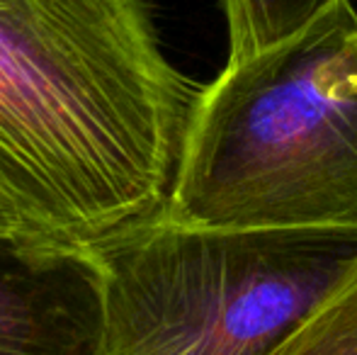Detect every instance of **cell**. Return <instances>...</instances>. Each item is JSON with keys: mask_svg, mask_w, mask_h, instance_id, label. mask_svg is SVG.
<instances>
[{"mask_svg": "<svg viewBox=\"0 0 357 355\" xmlns=\"http://www.w3.org/2000/svg\"><path fill=\"white\" fill-rule=\"evenodd\" d=\"M197 93L155 0H0V212L75 253L155 219Z\"/></svg>", "mask_w": 357, "mask_h": 355, "instance_id": "6da1fadb", "label": "cell"}, {"mask_svg": "<svg viewBox=\"0 0 357 355\" xmlns=\"http://www.w3.org/2000/svg\"><path fill=\"white\" fill-rule=\"evenodd\" d=\"M160 217L226 229H357V10L199 88Z\"/></svg>", "mask_w": 357, "mask_h": 355, "instance_id": "7a4b0ae2", "label": "cell"}, {"mask_svg": "<svg viewBox=\"0 0 357 355\" xmlns=\"http://www.w3.org/2000/svg\"><path fill=\"white\" fill-rule=\"evenodd\" d=\"M93 355H270L357 282V229H226L165 217L85 253Z\"/></svg>", "mask_w": 357, "mask_h": 355, "instance_id": "3957f363", "label": "cell"}, {"mask_svg": "<svg viewBox=\"0 0 357 355\" xmlns=\"http://www.w3.org/2000/svg\"><path fill=\"white\" fill-rule=\"evenodd\" d=\"M98 331L85 253L0 236V355H93Z\"/></svg>", "mask_w": 357, "mask_h": 355, "instance_id": "277c9868", "label": "cell"}, {"mask_svg": "<svg viewBox=\"0 0 357 355\" xmlns=\"http://www.w3.org/2000/svg\"><path fill=\"white\" fill-rule=\"evenodd\" d=\"M338 0H221L229 59L243 61L304 32Z\"/></svg>", "mask_w": 357, "mask_h": 355, "instance_id": "5b68a950", "label": "cell"}, {"mask_svg": "<svg viewBox=\"0 0 357 355\" xmlns=\"http://www.w3.org/2000/svg\"><path fill=\"white\" fill-rule=\"evenodd\" d=\"M270 355H357V282L319 309Z\"/></svg>", "mask_w": 357, "mask_h": 355, "instance_id": "8992f818", "label": "cell"}, {"mask_svg": "<svg viewBox=\"0 0 357 355\" xmlns=\"http://www.w3.org/2000/svg\"><path fill=\"white\" fill-rule=\"evenodd\" d=\"M0 236H20V239H24L22 234H20L17 229H15L13 224H10L8 219H5L3 212H0Z\"/></svg>", "mask_w": 357, "mask_h": 355, "instance_id": "52a82bcc", "label": "cell"}]
</instances>
